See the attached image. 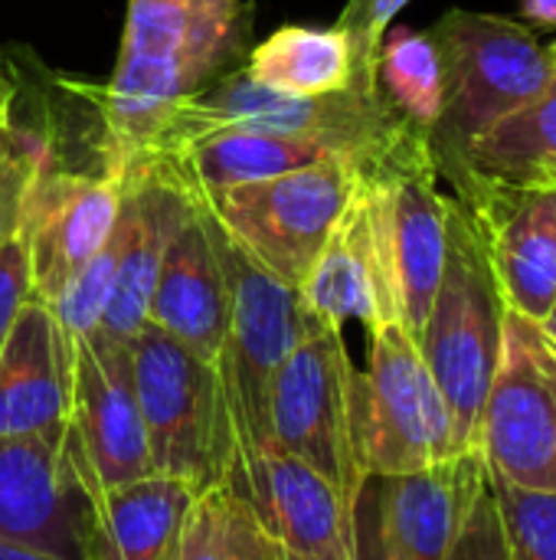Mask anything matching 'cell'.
<instances>
[{
	"instance_id": "6da1fadb",
	"label": "cell",
	"mask_w": 556,
	"mask_h": 560,
	"mask_svg": "<svg viewBox=\"0 0 556 560\" xmlns=\"http://www.w3.org/2000/svg\"><path fill=\"white\" fill-rule=\"evenodd\" d=\"M246 43V0H128L118 66L102 89V164L128 177L170 112L236 69Z\"/></svg>"
},
{
	"instance_id": "7a4b0ae2",
	"label": "cell",
	"mask_w": 556,
	"mask_h": 560,
	"mask_svg": "<svg viewBox=\"0 0 556 560\" xmlns=\"http://www.w3.org/2000/svg\"><path fill=\"white\" fill-rule=\"evenodd\" d=\"M429 36L442 59V112L429 131L439 180L462 184L469 154L482 135L556 82L547 46L518 20L482 10H449Z\"/></svg>"
},
{
	"instance_id": "3957f363",
	"label": "cell",
	"mask_w": 556,
	"mask_h": 560,
	"mask_svg": "<svg viewBox=\"0 0 556 560\" xmlns=\"http://www.w3.org/2000/svg\"><path fill=\"white\" fill-rule=\"evenodd\" d=\"M213 131H272L321 138L357 158L360 171L390 154L406 138L423 135L383 102L380 89L351 85L334 95H292L249 79L239 66L213 79L197 95L184 98L170 112L151 148L138 158V164L151 154L180 148Z\"/></svg>"
},
{
	"instance_id": "277c9868",
	"label": "cell",
	"mask_w": 556,
	"mask_h": 560,
	"mask_svg": "<svg viewBox=\"0 0 556 560\" xmlns=\"http://www.w3.org/2000/svg\"><path fill=\"white\" fill-rule=\"evenodd\" d=\"M505 315L508 302L501 295L485 233L472 210L449 197L446 262L416 345L449 404L465 450H475L478 417L501 358Z\"/></svg>"
},
{
	"instance_id": "5b68a950",
	"label": "cell",
	"mask_w": 556,
	"mask_h": 560,
	"mask_svg": "<svg viewBox=\"0 0 556 560\" xmlns=\"http://www.w3.org/2000/svg\"><path fill=\"white\" fill-rule=\"evenodd\" d=\"M128 348L154 476L187 482L197 495L226 482L236 440L216 364L147 322Z\"/></svg>"
},
{
	"instance_id": "8992f818",
	"label": "cell",
	"mask_w": 556,
	"mask_h": 560,
	"mask_svg": "<svg viewBox=\"0 0 556 560\" xmlns=\"http://www.w3.org/2000/svg\"><path fill=\"white\" fill-rule=\"evenodd\" d=\"M351 446L364 479L406 476L465 453L449 404L400 322L370 331L367 371H354Z\"/></svg>"
},
{
	"instance_id": "52a82bcc",
	"label": "cell",
	"mask_w": 556,
	"mask_h": 560,
	"mask_svg": "<svg viewBox=\"0 0 556 560\" xmlns=\"http://www.w3.org/2000/svg\"><path fill=\"white\" fill-rule=\"evenodd\" d=\"M360 184V167L328 158L272 180L197 197L220 230L265 272L298 289ZM190 200V197H187Z\"/></svg>"
},
{
	"instance_id": "ba28073f",
	"label": "cell",
	"mask_w": 556,
	"mask_h": 560,
	"mask_svg": "<svg viewBox=\"0 0 556 560\" xmlns=\"http://www.w3.org/2000/svg\"><path fill=\"white\" fill-rule=\"evenodd\" d=\"M203 217L210 223L229 289V325L223 351L216 358V371L233 420V440L256 443L272 433L269 384L279 364L311 331H318L321 322L305 308L298 289L285 285L282 279L265 272L252 256H246L206 210Z\"/></svg>"
},
{
	"instance_id": "9c48e42d",
	"label": "cell",
	"mask_w": 556,
	"mask_h": 560,
	"mask_svg": "<svg viewBox=\"0 0 556 560\" xmlns=\"http://www.w3.org/2000/svg\"><path fill=\"white\" fill-rule=\"evenodd\" d=\"M475 450L488 476L521 489L556 492V345L541 322L511 308L478 417Z\"/></svg>"
},
{
	"instance_id": "30bf717a",
	"label": "cell",
	"mask_w": 556,
	"mask_h": 560,
	"mask_svg": "<svg viewBox=\"0 0 556 560\" xmlns=\"http://www.w3.org/2000/svg\"><path fill=\"white\" fill-rule=\"evenodd\" d=\"M374 230L390 269L400 325L419 338L446 262V210L429 138L413 135L360 171Z\"/></svg>"
},
{
	"instance_id": "8fae6325",
	"label": "cell",
	"mask_w": 556,
	"mask_h": 560,
	"mask_svg": "<svg viewBox=\"0 0 556 560\" xmlns=\"http://www.w3.org/2000/svg\"><path fill=\"white\" fill-rule=\"evenodd\" d=\"M354 371L341 328L321 325L279 364L269 384L275 443L321 472L347 505H354L364 482L351 446Z\"/></svg>"
},
{
	"instance_id": "7c38bea8",
	"label": "cell",
	"mask_w": 556,
	"mask_h": 560,
	"mask_svg": "<svg viewBox=\"0 0 556 560\" xmlns=\"http://www.w3.org/2000/svg\"><path fill=\"white\" fill-rule=\"evenodd\" d=\"M62 443L88 499L154 476L125 341L92 331L72 345V400Z\"/></svg>"
},
{
	"instance_id": "4fadbf2b",
	"label": "cell",
	"mask_w": 556,
	"mask_h": 560,
	"mask_svg": "<svg viewBox=\"0 0 556 560\" xmlns=\"http://www.w3.org/2000/svg\"><path fill=\"white\" fill-rule=\"evenodd\" d=\"M128 177L115 167L69 171L46 164L23 203L16 236L26 246L33 295L52 302L118 226Z\"/></svg>"
},
{
	"instance_id": "5bb4252c",
	"label": "cell",
	"mask_w": 556,
	"mask_h": 560,
	"mask_svg": "<svg viewBox=\"0 0 556 560\" xmlns=\"http://www.w3.org/2000/svg\"><path fill=\"white\" fill-rule=\"evenodd\" d=\"M229 482L252 502L265 532L285 551L308 560H354L351 505L321 472L279 446L272 433L236 443Z\"/></svg>"
},
{
	"instance_id": "9a60e30c",
	"label": "cell",
	"mask_w": 556,
	"mask_h": 560,
	"mask_svg": "<svg viewBox=\"0 0 556 560\" xmlns=\"http://www.w3.org/2000/svg\"><path fill=\"white\" fill-rule=\"evenodd\" d=\"M0 535L56 560H88L92 499L66 443L0 440Z\"/></svg>"
},
{
	"instance_id": "2e32d148",
	"label": "cell",
	"mask_w": 556,
	"mask_h": 560,
	"mask_svg": "<svg viewBox=\"0 0 556 560\" xmlns=\"http://www.w3.org/2000/svg\"><path fill=\"white\" fill-rule=\"evenodd\" d=\"M456 200L485 233L508 308L544 322L556 302V187L475 180Z\"/></svg>"
},
{
	"instance_id": "e0dca14e",
	"label": "cell",
	"mask_w": 556,
	"mask_h": 560,
	"mask_svg": "<svg viewBox=\"0 0 556 560\" xmlns=\"http://www.w3.org/2000/svg\"><path fill=\"white\" fill-rule=\"evenodd\" d=\"M72 400V341L36 295L0 348V440L62 443Z\"/></svg>"
},
{
	"instance_id": "ac0fdd59",
	"label": "cell",
	"mask_w": 556,
	"mask_h": 560,
	"mask_svg": "<svg viewBox=\"0 0 556 560\" xmlns=\"http://www.w3.org/2000/svg\"><path fill=\"white\" fill-rule=\"evenodd\" d=\"M298 295L305 308L331 328L360 322L370 335L380 325L400 322L390 269L374 230L364 184H357L354 200L301 279Z\"/></svg>"
},
{
	"instance_id": "d6986e66",
	"label": "cell",
	"mask_w": 556,
	"mask_h": 560,
	"mask_svg": "<svg viewBox=\"0 0 556 560\" xmlns=\"http://www.w3.org/2000/svg\"><path fill=\"white\" fill-rule=\"evenodd\" d=\"M147 325L161 328L203 361L220 358L229 325L226 272L210 233V223L197 203L174 230L151 302Z\"/></svg>"
},
{
	"instance_id": "ffe728a7",
	"label": "cell",
	"mask_w": 556,
	"mask_h": 560,
	"mask_svg": "<svg viewBox=\"0 0 556 560\" xmlns=\"http://www.w3.org/2000/svg\"><path fill=\"white\" fill-rule=\"evenodd\" d=\"M190 200L151 171H131L118 217V269L98 331L111 341H131L147 322V302L167 253V243Z\"/></svg>"
},
{
	"instance_id": "44dd1931",
	"label": "cell",
	"mask_w": 556,
	"mask_h": 560,
	"mask_svg": "<svg viewBox=\"0 0 556 560\" xmlns=\"http://www.w3.org/2000/svg\"><path fill=\"white\" fill-rule=\"evenodd\" d=\"M488 486V466L478 450H465L446 463L380 476L383 525L400 560H446L475 499Z\"/></svg>"
},
{
	"instance_id": "7402d4cb",
	"label": "cell",
	"mask_w": 556,
	"mask_h": 560,
	"mask_svg": "<svg viewBox=\"0 0 556 560\" xmlns=\"http://www.w3.org/2000/svg\"><path fill=\"white\" fill-rule=\"evenodd\" d=\"M197 492L167 476H147L92 495L88 560H180Z\"/></svg>"
},
{
	"instance_id": "603a6c76",
	"label": "cell",
	"mask_w": 556,
	"mask_h": 560,
	"mask_svg": "<svg viewBox=\"0 0 556 560\" xmlns=\"http://www.w3.org/2000/svg\"><path fill=\"white\" fill-rule=\"evenodd\" d=\"M475 180L508 187H556V82L541 98L518 108L475 141L456 194Z\"/></svg>"
},
{
	"instance_id": "cb8c5ba5",
	"label": "cell",
	"mask_w": 556,
	"mask_h": 560,
	"mask_svg": "<svg viewBox=\"0 0 556 560\" xmlns=\"http://www.w3.org/2000/svg\"><path fill=\"white\" fill-rule=\"evenodd\" d=\"M242 69L292 95H334L354 85V49L341 26H282L249 49Z\"/></svg>"
},
{
	"instance_id": "d4e9b609",
	"label": "cell",
	"mask_w": 556,
	"mask_h": 560,
	"mask_svg": "<svg viewBox=\"0 0 556 560\" xmlns=\"http://www.w3.org/2000/svg\"><path fill=\"white\" fill-rule=\"evenodd\" d=\"M377 89L383 102L429 138L442 112V59L436 39L410 26H390L377 49Z\"/></svg>"
},
{
	"instance_id": "484cf974",
	"label": "cell",
	"mask_w": 556,
	"mask_h": 560,
	"mask_svg": "<svg viewBox=\"0 0 556 560\" xmlns=\"http://www.w3.org/2000/svg\"><path fill=\"white\" fill-rule=\"evenodd\" d=\"M180 560H279V541L265 532L252 502L226 479L197 495Z\"/></svg>"
},
{
	"instance_id": "4316f807",
	"label": "cell",
	"mask_w": 556,
	"mask_h": 560,
	"mask_svg": "<svg viewBox=\"0 0 556 560\" xmlns=\"http://www.w3.org/2000/svg\"><path fill=\"white\" fill-rule=\"evenodd\" d=\"M511 560H556V492L521 489L488 476Z\"/></svg>"
},
{
	"instance_id": "83f0119b",
	"label": "cell",
	"mask_w": 556,
	"mask_h": 560,
	"mask_svg": "<svg viewBox=\"0 0 556 560\" xmlns=\"http://www.w3.org/2000/svg\"><path fill=\"white\" fill-rule=\"evenodd\" d=\"M56 161V151L43 131L7 125L0 131V243L16 236L20 213L36 174Z\"/></svg>"
},
{
	"instance_id": "f1b7e54d",
	"label": "cell",
	"mask_w": 556,
	"mask_h": 560,
	"mask_svg": "<svg viewBox=\"0 0 556 560\" xmlns=\"http://www.w3.org/2000/svg\"><path fill=\"white\" fill-rule=\"evenodd\" d=\"M410 0H351L338 20V26L351 36L354 49V85L377 89V49L383 33L393 26L397 13Z\"/></svg>"
},
{
	"instance_id": "f546056e",
	"label": "cell",
	"mask_w": 556,
	"mask_h": 560,
	"mask_svg": "<svg viewBox=\"0 0 556 560\" xmlns=\"http://www.w3.org/2000/svg\"><path fill=\"white\" fill-rule=\"evenodd\" d=\"M446 560H511L508 551V535H505V522L498 512V499L492 492V482L482 489V495L475 499L452 551Z\"/></svg>"
},
{
	"instance_id": "4dcf8cb0",
	"label": "cell",
	"mask_w": 556,
	"mask_h": 560,
	"mask_svg": "<svg viewBox=\"0 0 556 560\" xmlns=\"http://www.w3.org/2000/svg\"><path fill=\"white\" fill-rule=\"evenodd\" d=\"M351 541L354 560H400L383 525L380 476H367L357 489V499L351 505Z\"/></svg>"
},
{
	"instance_id": "1f68e13d",
	"label": "cell",
	"mask_w": 556,
	"mask_h": 560,
	"mask_svg": "<svg viewBox=\"0 0 556 560\" xmlns=\"http://www.w3.org/2000/svg\"><path fill=\"white\" fill-rule=\"evenodd\" d=\"M29 299H33L29 256L23 240L10 236L7 243H0V348Z\"/></svg>"
},
{
	"instance_id": "d6a6232c",
	"label": "cell",
	"mask_w": 556,
	"mask_h": 560,
	"mask_svg": "<svg viewBox=\"0 0 556 560\" xmlns=\"http://www.w3.org/2000/svg\"><path fill=\"white\" fill-rule=\"evenodd\" d=\"M521 13L541 30H556V0H521Z\"/></svg>"
},
{
	"instance_id": "836d02e7",
	"label": "cell",
	"mask_w": 556,
	"mask_h": 560,
	"mask_svg": "<svg viewBox=\"0 0 556 560\" xmlns=\"http://www.w3.org/2000/svg\"><path fill=\"white\" fill-rule=\"evenodd\" d=\"M0 560H56V558H49V555H43V551H36V548H29V545L10 541V538H3V535H0Z\"/></svg>"
},
{
	"instance_id": "e575fe53",
	"label": "cell",
	"mask_w": 556,
	"mask_h": 560,
	"mask_svg": "<svg viewBox=\"0 0 556 560\" xmlns=\"http://www.w3.org/2000/svg\"><path fill=\"white\" fill-rule=\"evenodd\" d=\"M13 98H16V92H13V82L3 75V69H0V131L13 121Z\"/></svg>"
},
{
	"instance_id": "d590c367",
	"label": "cell",
	"mask_w": 556,
	"mask_h": 560,
	"mask_svg": "<svg viewBox=\"0 0 556 560\" xmlns=\"http://www.w3.org/2000/svg\"><path fill=\"white\" fill-rule=\"evenodd\" d=\"M541 328H544V331L551 335V341H554V345H556V302H554V308L547 312V318L541 322Z\"/></svg>"
},
{
	"instance_id": "8d00e7d4",
	"label": "cell",
	"mask_w": 556,
	"mask_h": 560,
	"mask_svg": "<svg viewBox=\"0 0 556 560\" xmlns=\"http://www.w3.org/2000/svg\"><path fill=\"white\" fill-rule=\"evenodd\" d=\"M279 560H308V558H298V555H292V551H285V548L279 545Z\"/></svg>"
},
{
	"instance_id": "74e56055",
	"label": "cell",
	"mask_w": 556,
	"mask_h": 560,
	"mask_svg": "<svg viewBox=\"0 0 556 560\" xmlns=\"http://www.w3.org/2000/svg\"><path fill=\"white\" fill-rule=\"evenodd\" d=\"M547 56H551V62H554V72H556V39L547 46Z\"/></svg>"
}]
</instances>
